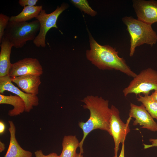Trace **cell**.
I'll list each match as a JSON object with an SVG mask.
<instances>
[{"label":"cell","mask_w":157,"mask_h":157,"mask_svg":"<svg viewBox=\"0 0 157 157\" xmlns=\"http://www.w3.org/2000/svg\"><path fill=\"white\" fill-rule=\"evenodd\" d=\"M81 101L83 103V108L88 109L90 116L85 122H79L78 125L83 133V138L79 142L80 153H83V144L86 136L94 130L100 129L109 132L111 110L109 107V101L101 97L88 95Z\"/></svg>","instance_id":"obj_1"},{"label":"cell","mask_w":157,"mask_h":157,"mask_svg":"<svg viewBox=\"0 0 157 157\" xmlns=\"http://www.w3.org/2000/svg\"><path fill=\"white\" fill-rule=\"evenodd\" d=\"M90 49L87 50V59L101 70H118L133 77L137 74L126 63L125 60L119 57L115 48L109 45H101L89 34Z\"/></svg>","instance_id":"obj_2"},{"label":"cell","mask_w":157,"mask_h":157,"mask_svg":"<svg viewBox=\"0 0 157 157\" xmlns=\"http://www.w3.org/2000/svg\"><path fill=\"white\" fill-rule=\"evenodd\" d=\"M122 21L126 26L130 36L129 56H132L136 48L145 44L151 46L157 42V34L151 25L147 24L131 16H125Z\"/></svg>","instance_id":"obj_3"},{"label":"cell","mask_w":157,"mask_h":157,"mask_svg":"<svg viewBox=\"0 0 157 157\" xmlns=\"http://www.w3.org/2000/svg\"><path fill=\"white\" fill-rule=\"evenodd\" d=\"M37 20L31 22H15L9 21L3 37L16 48H21L27 42L33 41L40 29Z\"/></svg>","instance_id":"obj_4"},{"label":"cell","mask_w":157,"mask_h":157,"mask_svg":"<svg viewBox=\"0 0 157 157\" xmlns=\"http://www.w3.org/2000/svg\"><path fill=\"white\" fill-rule=\"evenodd\" d=\"M157 90V71L151 68L144 69L134 78L123 90L124 95L134 93L149 95L151 90Z\"/></svg>","instance_id":"obj_5"},{"label":"cell","mask_w":157,"mask_h":157,"mask_svg":"<svg viewBox=\"0 0 157 157\" xmlns=\"http://www.w3.org/2000/svg\"><path fill=\"white\" fill-rule=\"evenodd\" d=\"M69 5L63 3L52 12L47 14L45 10L42 9L35 18L40 22V27L38 34L33 41L34 44L38 47H45L46 37L47 33L51 28H58L56 23L60 15L67 8Z\"/></svg>","instance_id":"obj_6"},{"label":"cell","mask_w":157,"mask_h":157,"mask_svg":"<svg viewBox=\"0 0 157 157\" xmlns=\"http://www.w3.org/2000/svg\"><path fill=\"white\" fill-rule=\"evenodd\" d=\"M110 108L111 115L108 133L112 136L114 141L113 157H118L119 144L125 142L126 135L130 131L129 124L131 118L129 117L125 123L120 118L118 109L113 105Z\"/></svg>","instance_id":"obj_7"},{"label":"cell","mask_w":157,"mask_h":157,"mask_svg":"<svg viewBox=\"0 0 157 157\" xmlns=\"http://www.w3.org/2000/svg\"><path fill=\"white\" fill-rule=\"evenodd\" d=\"M43 73V68L38 59L26 58L12 63L8 75L13 78L29 74L40 76Z\"/></svg>","instance_id":"obj_8"},{"label":"cell","mask_w":157,"mask_h":157,"mask_svg":"<svg viewBox=\"0 0 157 157\" xmlns=\"http://www.w3.org/2000/svg\"><path fill=\"white\" fill-rule=\"evenodd\" d=\"M132 2L138 20L151 25L157 22V1L133 0Z\"/></svg>","instance_id":"obj_9"},{"label":"cell","mask_w":157,"mask_h":157,"mask_svg":"<svg viewBox=\"0 0 157 157\" xmlns=\"http://www.w3.org/2000/svg\"><path fill=\"white\" fill-rule=\"evenodd\" d=\"M5 91L11 92L21 97L25 105V112L28 113L33 106H38L39 99L37 95H33L23 92L15 86L11 78L8 75L0 77V93L3 94Z\"/></svg>","instance_id":"obj_10"},{"label":"cell","mask_w":157,"mask_h":157,"mask_svg":"<svg viewBox=\"0 0 157 157\" xmlns=\"http://www.w3.org/2000/svg\"><path fill=\"white\" fill-rule=\"evenodd\" d=\"M129 117L134 118L133 125H139L142 128L151 131H157V123L146 110L143 104L139 106L132 103L130 104Z\"/></svg>","instance_id":"obj_11"},{"label":"cell","mask_w":157,"mask_h":157,"mask_svg":"<svg viewBox=\"0 0 157 157\" xmlns=\"http://www.w3.org/2000/svg\"><path fill=\"white\" fill-rule=\"evenodd\" d=\"M11 80L26 93L33 95L39 93V87L41 83L39 76L27 75L11 78Z\"/></svg>","instance_id":"obj_12"},{"label":"cell","mask_w":157,"mask_h":157,"mask_svg":"<svg viewBox=\"0 0 157 157\" xmlns=\"http://www.w3.org/2000/svg\"><path fill=\"white\" fill-rule=\"evenodd\" d=\"M10 134L9 146L4 157H32V153L23 149L18 143L15 137L16 128L13 121L9 120Z\"/></svg>","instance_id":"obj_13"},{"label":"cell","mask_w":157,"mask_h":157,"mask_svg":"<svg viewBox=\"0 0 157 157\" xmlns=\"http://www.w3.org/2000/svg\"><path fill=\"white\" fill-rule=\"evenodd\" d=\"M0 52V77L8 75L11 64L10 60L11 43L3 37L1 43Z\"/></svg>","instance_id":"obj_14"},{"label":"cell","mask_w":157,"mask_h":157,"mask_svg":"<svg viewBox=\"0 0 157 157\" xmlns=\"http://www.w3.org/2000/svg\"><path fill=\"white\" fill-rule=\"evenodd\" d=\"M0 104H10L14 107L13 109L8 112V115L11 117L19 115L25 111V105L24 101L16 95L6 96L0 94Z\"/></svg>","instance_id":"obj_15"},{"label":"cell","mask_w":157,"mask_h":157,"mask_svg":"<svg viewBox=\"0 0 157 157\" xmlns=\"http://www.w3.org/2000/svg\"><path fill=\"white\" fill-rule=\"evenodd\" d=\"M79 142L76 135H65L62 143V150L59 157H76Z\"/></svg>","instance_id":"obj_16"},{"label":"cell","mask_w":157,"mask_h":157,"mask_svg":"<svg viewBox=\"0 0 157 157\" xmlns=\"http://www.w3.org/2000/svg\"><path fill=\"white\" fill-rule=\"evenodd\" d=\"M42 9V5L24 7L19 14L10 17V21L18 22H27L36 17Z\"/></svg>","instance_id":"obj_17"},{"label":"cell","mask_w":157,"mask_h":157,"mask_svg":"<svg viewBox=\"0 0 157 157\" xmlns=\"http://www.w3.org/2000/svg\"><path fill=\"white\" fill-rule=\"evenodd\" d=\"M137 98V101L142 104L152 117L157 121V102L152 98L150 95L143 96L139 94Z\"/></svg>","instance_id":"obj_18"},{"label":"cell","mask_w":157,"mask_h":157,"mask_svg":"<svg viewBox=\"0 0 157 157\" xmlns=\"http://www.w3.org/2000/svg\"><path fill=\"white\" fill-rule=\"evenodd\" d=\"M70 1L81 11L91 16H94L97 14V12L89 6L87 0H71Z\"/></svg>","instance_id":"obj_19"},{"label":"cell","mask_w":157,"mask_h":157,"mask_svg":"<svg viewBox=\"0 0 157 157\" xmlns=\"http://www.w3.org/2000/svg\"><path fill=\"white\" fill-rule=\"evenodd\" d=\"M10 17L3 13L0 14V43L3 37L5 29L10 21Z\"/></svg>","instance_id":"obj_20"},{"label":"cell","mask_w":157,"mask_h":157,"mask_svg":"<svg viewBox=\"0 0 157 157\" xmlns=\"http://www.w3.org/2000/svg\"><path fill=\"white\" fill-rule=\"evenodd\" d=\"M38 0H19L18 1L20 5L22 7L34 6Z\"/></svg>","instance_id":"obj_21"},{"label":"cell","mask_w":157,"mask_h":157,"mask_svg":"<svg viewBox=\"0 0 157 157\" xmlns=\"http://www.w3.org/2000/svg\"><path fill=\"white\" fill-rule=\"evenodd\" d=\"M35 157H59L57 154L55 153H51L48 155H44L41 150H37L35 152Z\"/></svg>","instance_id":"obj_22"},{"label":"cell","mask_w":157,"mask_h":157,"mask_svg":"<svg viewBox=\"0 0 157 157\" xmlns=\"http://www.w3.org/2000/svg\"><path fill=\"white\" fill-rule=\"evenodd\" d=\"M149 141L151 142V144L149 145L144 144V149H146L152 147H157V139L150 138L149 140Z\"/></svg>","instance_id":"obj_23"},{"label":"cell","mask_w":157,"mask_h":157,"mask_svg":"<svg viewBox=\"0 0 157 157\" xmlns=\"http://www.w3.org/2000/svg\"><path fill=\"white\" fill-rule=\"evenodd\" d=\"M5 129V125L4 123L1 120L0 121V133H3Z\"/></svg>","instance_id":"obj_24"},{"label":"cell","mask_w":157,"mask_h":157,"mask_svg":"<svg viewBox=\"0 0 157 157\" xmlns=\"http://www.w3.org/2000/svg\"><path fill=\"white\" fill-rule=\"evenodd\" d=\"M124 142L122 144V147L121 152L118 157H125L124 156Z\"/></svg>","instance_id":"obj_25"},{"label":"cell","mask_w":157,"mask_h":157,"mask_svg":"<svg viewBox=\"0 0 157 157\" xmlns=\"http://www.w3.org/2000/svg\"><path fill=\"white\" fill-rule=\"evenodd\" d=\"M150 96L154 100L157 102V90H154Z\"/></svg>","instance_id":"obj_26"},{"label":"cell","mask_w":157,"mask_h":157,"mask_svg":"<svg viewBox=\"0 0 157 157\" xmlns=\"http://www.w3.org/2000/svg\"><path fill=\"white\" fill-rule=\"evenodd\" d=\"M5 145L1 141H0V152H2L4 151L5 149Z\"/></svg>","instance_id":"obj_27"},{"label":"cell","mask_w":157,"mask_h":157,"mask_svg":"<svg viewBox=\"0 0 157 157\" xmlns=\"http://www.w3.org/2000/svg\"><path fill=\"white\" fill-rule=\"evenodd\" d=\"M76 157H83V155L80 153H77Z\"/></svg>","instance_id":"obj_28"}]
</instances>
